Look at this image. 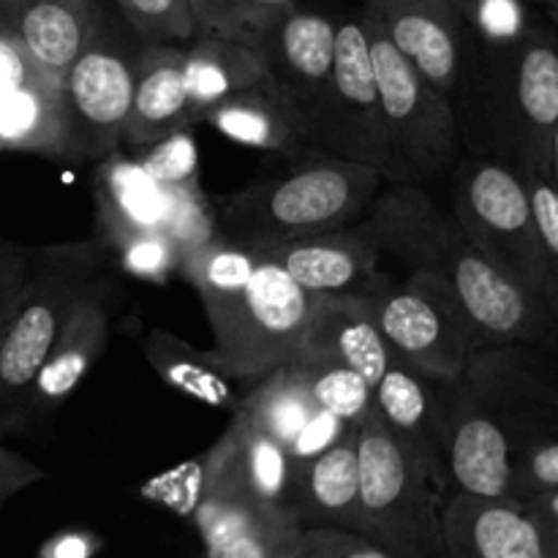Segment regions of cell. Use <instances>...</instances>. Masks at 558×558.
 <instances>
[{
  "label": "cell",
  "instance_id": "obj_1",
  "mask_svg": "<svg viewBox=\"0 0 558 558\" xmlns=\"http://www.w3.org/2000/svg\"><path fill=\"white\" fill-rule=\"evenodd\" d=\"M363 227L409 272L439 278L461 303L477 349L532 347L558 325L548 308L512 281L469 240L452 210L423 185L385 183L371 202Z\"/></svg>",
  "mask_w": 558,
  "mask_h": 558
},
{
  "label": "cell",
  "instance_id": "obj_2",
  "mask_svg": "<svg viewBox=\"0 0 558 558\" xmlns=\"http://www.w3.org/2000/svg\"><path fill=\"white\" fill-rule=\"evenodd\" d=\"M450 104L461 147L545 174L558 123V38L532 25L518 41L490 47L466 33Z\"/></svg>",
  "mask_w": 558,
  "mask_h": 558
},
{
  "label": "cell",
  "instance_id": "obj_3",
  "mask_svg": "<svg viewBox=\"0 0 558 558\" xmlns=\"http://www.w3.org/2000/svg\"><path fill=\"white\" fill-rule=\"evenodd\" d=\"M381 185L385 178L365 163L300 150L278 178L213 196V210L221 238L262 248L363 221Z\"/></svg>",
  "mask_w": 558,
  "mask_h": 558
},
{
  "label": "cell",
  "instance_id": "obj_4",
  "mask_svg": "<svg viewBox=\"0 0 558 558\" xmlns=\"http://www.w3.org/2000/svg\"><path fill=\"white\" fill-rule=\"evenodd\" d=\"M114 270V254L98 238L31 248L0 341V434L25 430L27 398L49 349L76 305Z\"/></svg>",
  "mask_w": 558,
  "mask_h": 558
},
{
  "label": "cell",
  "instance_id": "obj_5",
  "mask_svg": "<svg viewBox=\"0 0 558 558\" xmlns=\"http://www.w3.org/2000/svg\"><path fill=\"white\" fill-rule=\"evenodd\" d=\"M360 534L396 558L445 556L447 490L374 412L360 423Z\"/></svg>",
  "mask_w": 558,
  "mask_h": 558
},
{
  "label": "cell",
  "instance_id": "obj_6",
  "mask_svg": "<svg viewBox=\"0 0 558 558\" xmlns=\"http://www.w3.org/2000/svg\"><path fill=\"white\" fill-rule=\"evenodd\" d=\"M452 216L474 245L554 314L548 265L534 218L526 172L505 161L469 156L456 169ZM558 322V319H556Z\"/></svg>",
  "mask_w": 558,
  "mask_h": 558
},
{
  "label": "cell",
  "instance_id": "obj_7",
  "mask_svg": "<svg viewBox=\"0 0 558 558\" xmlns=\"http://www.w3.org/2000/svg\"><path fill=\"white\" fill-rule=\"evenodd\" d=\"M368 33L371 65L385 118L390 174L387 183L425 185L456 167L461 153L456 109L387 41L374 16L360 11Z\"/></svg>",
  "mask_w": 558,
  "mask_h": 558
},
{
  "label": "cell",
  "instance_id": "obj_8",
  "mask_svg": "<svg viewBox=\"0 0 558 558\" xmlns=\"http://www.w3.org/2000/svg\"><path fill=\"white\" fill-rule=\"evenodd\" d=\"M319 294H311L276 262L259 254L243 294L207 314L216 343L210 352L238 381L294 363L303 352L305 327Z\"/></svg>",
  "mask_w": 558,
  "mask_h": 558
},
{
  "label": "cell",
  "instance_id": "obj_9",
  "mask_svg": "<svg viewBox=\"0 0 558 558\" xmlns=\"http://www.w3.org/2000/svg\"><path fill=\"white\" fill-rule=\"evenodd\" d=\"M376 325L398 363L434 381H456L477 352V338L461 303L428 272L390 276L368 294Z\"/></svg>",
  "mask_w": 558,
  "mask_h": 558
},
{
  "label": "cell",
  "instance_id": "obj_10",
  "mask_svg": "<svg viewBox=\"0 0 558 558\" xmlns=\"http://www.w3.org/2000/svg\"><path fill=\"white\" fill-rule=\"evenodd\" d=\"M107 14L101 31L60 76L76 163L101 161L120 150L136 82L142 41Z\"/></svg>",
  "mask_w": 558,
  "mask_h": 558
},
{
  "label": "cell",
  "instance_id": "obj_11",
  "mask_svg": "<svg viewBox=\"0 0 558 558\" xmlns=\"http://www.w3.org/2000/svg\"><path fill=\"white\" fill-rule=\"evenodd\" d=\"M191 474V521L205 558H298L303 526L292 510L245 494L213 452Z\"/></svg>",
  "mask_w": 558,
  "mask_h": 558
},
{
  "label": "cell",
  "instance_id": "obj_12",
  "mask_svg": "<svg viewBox=\"0 0 558 558\" xmlns=\"http://www.w3.org/2000/svg\"><path fill=\"white\" fill-rule=\"evenodd\" d=\"M314 150L365 163L376 169L387 183L390 147H387L385 118H381L379 90L371 65L368 33L360 14L336 20L332 80Z\"/></svg>",
  "mask_w": 558,
  "mask_h": 558
},
{
  "label": "cell",
  "instance_id": "obj_13",
  "mask_svg": "<svg viewBox=\"0 0 558 558\" xmlns=\"http://www.w3.org/2000/svg\"><path fill=\"white\" fill-rule=\"evenodd\" d=\"M445 472L450 494L512 499L521 439L507 414L463 376L441 381Z\"/></svg>",
  "mask_w": 558,
  "mask_h": 558
},
{
  "label": "cell",
  "instance_id": "obj_14",
  "mask_svg": "<svg viewBox=\"0 0 558 558\" xmlns=\"http://www.w3.org/2000/svg\"><path fill=\"white\" fill-rule=\"evenodd\" d=\"M267 76L300 118L308 147L314 150L332 80L336 20L294 5L278 9L259 47Z\"/></svg>",
  "mask_w": 558,
  "mask_h": 558
},
{
  "label": "cell",
  "instance_id": "obj_15",
  "mask_svg": "<svg viewBox=\"0 0 558 558\" xmlns=\"http://www.w3.org/2000/svg\"><path fill=\"white\" fill-rule=\"evenodd\" d=\"M262 256L276 262L292 281L311 294H363L368 298L381 281V251L363 221L325 232L300 234L262 245Z\"/></svg>",
  "mask_w": 558,
  "mask_h": 558
},
{
  "label": "cell",
  "instance_id": "obj_16",
  "mask_svg": "<svg viewBox=\"0 0 558 558\" xmlns=\"http://www.w3.org/2000/svg\"><path fill=\"white\" fill-rule=\"evenodd\" d=\"M120 303L118 270L104 278L85 300L74 308L69 322L60 330L58 341L49 349L25 409V428L44 417H52L65 398L80 387L90 374L93 365L107 352L109 332H112L114 308Z\"/></svg>",
  "mask_w": 558,
  "mask_h": 558
},
{
  "label": "cell",
  "instance_id": "obj_17",
  "mask_svg": "<svg viewBox=\"0 0 558 558\" xmlns=\"http://www.w3.org/2000/svg\"><path fill=\"white\" fill-rule=\"evenodd\" d=\"M363 11L434 90L452 96L466 41V25L452 0H368Z\"/></svg>",
  "mask_w": 558,
  "mask_h": 558
},
{
  "label": "cell",
  "instance_id": "obj_18",
  "mask_svg": "<svg viewBox=\"0 0 558 558\" xmlns=\"http://www.w3.org/2000/svg\"><path fill=\"white\" fill-rule=\"evenodd\" d=\"M441 521L447 558H554V529L518 499L450 494Z\"/></svg>",
  "mask_w": 558,
  "mask_h": 558
},
{
  "label": "cell",
  "instance_id": "obj_19",
  "mask_svg": "<svg viewBox=\"0 0 558 558\" xmlns=\"http://www.w3.org/2000/svg\"><path fill=\"white\" fill-rule=\"evenodd\" d=\"M104 0H0V31L49 74L63 76L101 31Z\"/></svg>",
  "mask_w": 558,
  "mask_h": 558
},
{
  "label": "cell",
  "instance_id": "obj_20",
  "mask_svg": "<svg viewBox=\"0 0 558 558\" xmlns=\"http://www.w3.org/2000/svg\"><path fill=\"white\" fill-rule=\"evenodd\" d=\"M180 129H194L185 82V44H142L120 150L140 153Z\"/></svg>",
  "mask_w": 558,
  "mask_h": 558
},
{
  "label": "cell",
  "instance_id": "obj_21",
  "mask_svg": "<svg viewBox=\"0 0 558 558\" xmlns=\"http://www.w3.org/2000/svg\"><path fill=\"white\" fill-rule=\"evenodd\" d=\"M374 409L390 434L450 494L445 472V401L441 381L392 360L374 385Z\"/></svg>",
  "mask_w": 558,
  "mask_h": 558
},
{
  "label": "cell",
  "instance_id": "obj_22",
  "mask_svg": "<svg viewBox=\"0 0 558 558\" xmlns=\"http://www.w3.org/2000/svg\"><path fill=\"white\" fill-rule=\"evenodd\" d=\"M298 360H330L363 374L371 387L381 379L392 352L363 294H319L305 327Z\"/></svg>",
  "mask_w": 558,
  "mask_h": 558
},
{
  "label": "cell",
  "instance_id": "obj_23",
  "mask_svg": "<svg viewBox=\"0 0 558 558\" xmlns=\"http://www.w3.org/2000/svg\"><path fill=\"white\" fill-rule=\"evenodd\" d=\"M93 238L118 248L140 232L167 227V189L158 185L134 153H109L93 169Z\"/></svg>",
  "mask_w": 558,
  "mask_h": 558
},
{
  "label": "cell",
  "instance_id": "obj_24",
  "mask_svg": "<svg viewBox=\"0 0 558 558\" xmlns=\"http://www.w3.org/2000/svg\"><path fill=\"white\" fill-rule=\"evenodd\" d=\"M357 428L314 461L298 466L292 510L300 526H332L360 532V456Z\"/></svg>",
  "mask_w": 558,
  "mask_h": 558
},
{
  "label": "cell",
  "instance_id": "obj_25",
  "mask_svg": "<svg viewBox=\"0 0 558 558\" xmlns=\"http://www.w3.org/2000/svg\"><path fill=\"white\" fill-rule=\"evenodd\" d=\"M9 150L76 163L58 74L0 93V153Z\"/></svg>",
  "mask_w": 558,
  "mask_h": 558
},
{
  "label": "cell",
  "instance_id": "obj_26",
  "mask_svg": "<svg viewBox=\"0 0 558 558\" xmlns=\"http://www.w3.org/2000/svg\"><path fill=\"white\" fill-rule=\"evenodd\" d=\"M202 123L213 125L218 134L251 150L287 158L300 150H311L303 123L272 82L223 98L202 118Z\"/></svg>",
  "mask_w": 558,
  "mask_h": 558
},
{
  "label": "cell",
  "instance_id": "obj_27",
  "mask_svg": "<svg viewBox=\"0 0 558 558\" xmlns=\"http://www.w3.org/2000/svg\"><path fill=\"white\" fill-rule=\"evenodd\" d=\"M185 82H189L194 125L223 98L270 82L267 65L256 49L227 38L196 36L185 44Z\"/></svg>",
  "mask_w": 558,
  "mask_h": 558
},
{
  "label": "cell",
  "instance_id": "obj_28",
  "mask_svg": "<svg viewBox=\"0 0 558 558\" xmlns=\"http://www.w3.org/2000/svg\"><path fill=\"white\" fill-rule=\"evenodd\" d=\"M145 357L172 390L196 398L207 407L234 412L243 392L234 390V376L218 363L213 352H202L169 330H150L145 338Z\"/></svg>",
  "mask_w": 558,
  "mask_h": 558
},
{
  "label": "cell",
  "instance_id": "obj_29",
  "mask_svg": "<svg viewBox=\"0 0 558 558\" xmlns=\"http://www.w3.org/2000/svg\"><path fill=\"white\" fill-rule=\"evenodd\" d=\"M316 401L305 381L303 365L294 363L272 368L254 379L251 390L243 392L234 412L243 414L245 420L265 430L267 436L283 445L289 450L303 425L316 414Z\"/></svg>",
  "mask_w": 558,
  "mask_h": 558
},
{
  "label": "cell",
  "instance_id": "obj_30",
  "mask_svg": "<svg viewBox=\"0 0 558 558\" xmlns=\"http://www.w3.org/2000/svg\"><path fill=\"white\" fill-rule=\"evenodd\" d=\"M256 265H259V251L218 234L216 240L191 251L180 262L178 278L191 283L205 314H213L243 294Z\"/></svg>",
  "mask_w": 558,
  "mask_h": 558
},
{
  "label": "cell",
  "instance_id": "obj_31",
  "mask_svg": "<svg viewBox=\"0 0 558 558\" xmlns=\"http://www.w3.org/2000/svg\"><path fill=\"white\" fill-rule=\"evenodd\" d=\"M316 407L336 414L343 423L360 425L374 412V387L354 368L330 360H298Z\"/></svg>",
  "mask_w": 558,
  "mask_h": 558
},
{
  "label": "cell",
  "instance_id": "obj_32",
  "mask_svg": "<svg viewBox=\"0 0 558 558\" xmlns=\"http://www.w3.org/2000/svg\"><path fill=\"white\" fill-rule=\"evenodd\" d=\"M196 36L227 38L259 52L278 9L254 0H185ZM194 36V38H196Z\"/></svg>",
  "mask_w": 558,
  "mask_h": 558
},
{
  "label": "cell",
  "instance_id": "obj_33",
  "mask_svg": "<svg viewBox=\"0 0 558 558\" xmlns=\"http://www.w3.org/2000/svg\"><path fill=\"white\" fill-rule=\"evenodd\" d=\"M167 205L169 213L163 232L172 238L183 259L191 251L202 248V245L218 238L213 196L205 194L199 180L183 185H167Z\"/></svg>",
  "mask_w": 558,
  "mask_h": 558
},
{
  "label": "cell",
  "instance_id": "obj_34",
  "mask_svg": "<svg viewBox=\"0 0 558 558\" xmlns=\"http://www.w3.org/2000/svg\"><path fill=\"white\" fill-rule=\"evenodd\" d=\"M142 44H189L194 33L185 0H109Z\"/></svg>",
  "mask_w": 558,
  "mask_h": 558
},
{
  "label": "cell",
  "instance_id": "obj_35",
  "mask_svg": "<svg viewBox=\"0 0 558 558\" xmlns=\"http://www.w3.org/2000/svg\"><path fill=\"white\" fill-rule=\"evenodd\" d=\"M461 14L466 33L490 47H505L526 36L529 0H452Z\"/></svg>",
  "mask_w": 558,
  "mask_h": 558
},
{
  "label": "cell",
  "instance_id": "obj_36",
  "mask_svg": "<svg viewBox=\"0 0 558 558\" xmlns=\"http://www.w3.org/2000/svg\"><path fill=\"white\" fill-rule=\"evenodd\" d=\"M112 254L118 272L147 283L172 281L180 272V262H183V254L163 229L134 234L125 243H120Z\"/></svg>",
  "mask_w": 558,
  "mask_h": 558
},
{
  "label": "cell",
  "instance_id": "obj_37",
  "mask_svg": "<svg viewBox=\"0 0 558 558\" xmlns=\"http://www.w3.org/2000/svg\"><path fill=\"white\" fill-rule=\"evenodd\" d=\"M145 172L156 180L158 185H183L199 180V153L191 129H180L174 134L163 136L156 145L134 153Z\"/></svg>",
  "mask_w": 558,
  "mask_h": 558
},
{
  "label": "cell",
  "instance_id": "obj_38",
  "mask_svg": "<svg viewBox=\"0 0 558 558\" xmlns=\"http://www.w3.org/2000/svg\"><path fill=\"white\" fill-rule=\"evenodd\" d=\"M558 490V434L543 430L523 441L515 452V496Z\"/></svg>",
  "mask_w": 558,
  "mask_h": 558
},
{
  "label": "cell",
  "instance_id": "obj_39",
  "mask_svg": "<svg viewBox=\"0 0 558 558\" xmlns=\"http://www.w3.org/2000/svg\"><path fill=\"white\" fill-rule=\"evenodd\" d=\"M298 558H396L371 543L365 534L349 529L308 526L300 532Z\"/></svg>",
  "mask_w": 558,
  "mask_h": 558
},
{
  "label": "cell",
  "instance_id": "obj_40",
  "mask_svg": "<svg viewBox=\"0 0 558 558\" xmlns=\"http://www.w3.org/2000/svg\"><path fill=\"white\" fill-rule=\"evenodd\" d=\"M529 194H532L534 218H537L539 240H543L545 265H548L550 292H554V311L558 319V194L543 174L526 172Z\"/></svg>",
  "mask_w": 558,
  "mask_h": 558
},
{
  "label": "cell",
  "instance_id": "obj_41",
  "mask_svg": "<svg viewBox=\"0 0 558 558\" xmlns=\"http://www.w3.org/2000/svg\"><path fill=\"white\" fill-rule=\"evenodd\" d=\"M349 428H357V425H349V423H343L341 417H336V414L325 412V409H316L314 417L303 425V430L298 434V439H294L287 450L289 458H292L294 469L303 466V463H308V461H314L316 456H322V452L330 450L336 441L343 439V434H347Z\"/></svg>",
  "mask_w": 558,
  "mask_h": 558
},
{
  "label": "cell",
  "instance_id": "obj_42",
  "mask_svg": "<svg viewBox=\"0 0 558 558\" xmlns=\"http://www.w3.org/2000/svg\"><path fill=\"white\" fill-rule=\"evenodd\" d=\"M27 256H31L27 245L0 240V341H3L11 308H14L16 294H20L22 281H25Z\"/></svg>",
  "mask_w": 558,
  "mask_h": 558
},
{
  "label": "cell",
  "instance_id": "obj_43",
  "mask_svg": "<svg viewBox=\"0 0 558 558\" xmlns=\"http://www.w3.org/2000/svg\"><path fill=\"white\" fill-rule=\"evenodd\" d=\"M47 477L41 466H36L33 461H27L22 452L11 450L5 445V436L0 434V510L14 499L16 494H22L31 485L41 483Z\"/></svg>",
  "mask_w": 558,
  "mask_h": 558
},
{
  "label": "cell",
  "instance_id": "obj_44",
  "mask_svg": "<svg viewBox=\"0 0 558 558\" xmlns=\"http://www.w3.org/2000/svg\"><path fill=\"white\" fill-rule=\"evenodd\" d=\"M44 74H49V71H44L41 65L33 63V60L27 58L25 49H22L14 38L5 36V33L0 31V93L27 85V82L38 80V76Z\"/></svg>",
  "mask_w": 558,
  "mask_h": 558
},
{
  "label": "cell",
  "instance_id": "obj_45",
  "mask_svg": "<svg viewBox=\"0 0 558 558\" xmlns=\"http://www.w3.org/2000/svg\"><path fill=\"white\" fill-rule=\"evenodd\" d=\"M521 505H526L534 515L543 523H548L554 532H558V490H539V494L521 496Z\"/></svg>",
  "mask_w": 558,
  "mask_h": 558
},
{
  "label": "cell",
  "instance_id": "obj_46",
  "mask_svg": "<svg viewBox=\"0 0 558 558\" xmlns=\"http://www.w3.org/2000/svg\"><path fill=\"white\" fill-rule=\"evenodd\" d=\"M545 180L556 189L558 194V123L554 129V136H550V150H548V167H545Z\"/></svg>",
  "mask_w": 558,
  "mask_h": 558
},
{
  "label": "cell",
  "instance_id": "obj_47",
  "mask_svg": "<svg viewBox=\"0 0 558 558\" xmlns=\"http://www.w3.org/2000/svg\"><path fill=\"white\" fill-rule=\"evenodd\" d=\"M534 3H537L539 9L550 16V22L558 27V0H534Z\"/></svg>",
  "mask_w": 558,
  "mask_h": 558
},
{
  "label": "cell",
  "instance_id": "obj_48",
  "mask_svg": "<svg viewBox=\"0 0 558 558\" xmlns=\"http://www.w3.org/2000/svg\"><path fill=\"white\" fill-rule=\"evenodd\" d=\"M254 3L267 5V9H283V5H294L300 3V0H254Z\"/></svg>",
  "mask_w": 558,
  "mask_h": 558
},
{
  "label": "cell",
  "instance_id": "obj_49",
  "mask_svg": "<svg viewBox=\"0 0 558 558\" xmlns=\"http://www.w3.org/2000/svg\"><path fill=\"white\" fill-rule=\"evenodd\" d=\"M554 537H556V550H554V558H558V532H554Z\"/></svg>",
  "mask_w": 558,
  "mask_h": 558
},
{
  "label": "cell",
  "instance_id": "obj_50",
  "mask_svg": "<svg viewBox=\"0 0 558 558\" xmlns=\"http://www.w3.org/2000/svg\"><path fill=\"white\" fill-rule=\"evenodd\" d=\"M0 156H3V153H0Z\"/></svg>",
  "mask_w": 558,
  "mask_h": 558
}]
</instances>
